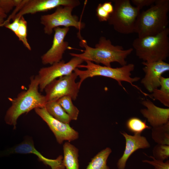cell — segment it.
Returning a JSON list of instances; mask_svg holds the SVG:
<instances>
[{
	"label": "cell",
	"instance_id": "6da1fadb",
	"mask_svg": "<svg viewBox=\"0 0 169 169\" xmlns=\"http://www.w3.org/2000/svg\"><path fill=\"white\" fill-rule=\"evenodd\" d=\"M78 36L80 40L79 46L85 50H82L83 53L81 54L69 53V54L73 57H78L84 61H89L97 64H101L108 67H111V63L116 62L123 66L127 64L125 59L133 50L132 48L125 50L121 46L114 45L110 39L104 36L100 38L95 48L91 47L82 38L80 33L78 34Z\"/></svg>",
	"mask_w": 169,
	"mask_h": 169
},
{
	"label": "cell",
	"instance_id": "7a4b0ae2",
	"mask_svg": "<svg viewBox=\"0 0 169 169\" xmlns=\"http://www.w3.org/2000/svg\"><path fill=\"white\" fill-rule=\"evenodd\" d=\"M39 84L37 75L31 77L28 89L11 100V105L6 111L4 118L7 124L13 126L15 129L18 119L22 114L45 107L47 101L45 96L39 92Z\"/></svg>",
	"mask_w": 169,
	"mask_h": 169
},
{
	"label": "cell",
	"instance_id": "3957f363",
	"mask_svg": "<svg viewBox=\"0 0 169 169\" xmlns=\"http://www.w3.org/2000/svg\"><path fill=\"white\" fill-rule=\"evenodd\" d=\"M169 0H156L151 7L140 13L136 21L134 32L138 37L156 35L167 28Z\"/></svg>",
	"mask_w": 169,
	"mask_h": 169
},
{
	"label": "cell",
	"instance_id": "277c9868",
	"mask_svg": "<svg viewBox=\"0 0 169 169\" xmlns=\"http://www.w3.org/2000/svg\"><path fill=\"white\" fill-rule=\"evenodd\" d=\"M84 61L86 63V65H79L74 71V72L80 78L78 82L80 87L83 81L87 78L97 76H102L116 80L119 85L126 91L122 84L121 82H127L140 90L145 96H147V94L144 92L138 86L133 84L134 82L140 79L139 77L132 78L131 76V72L134 69V64H129L120 67L112 68L101 66L89 61Z\"/></svg>",
	"mask_w": 169,
	"mask_h": 169
},
{
	"label": "cell",
	"instance_id": "5b68a950",
	"mask_svg": "<svg viewBox=\"0 0 169 169\" xmlns=\"http://www.w3.org/2000/svg\"><path fill=\"white\" fill-rule=\"evenodd\" d=\"M169 29L160 33L135 39L132 46L136 55L144 62L165 61L169 56Z\"/></svg>",
	"mask_w": 169,
	"mask_h": 169
},
{
	"label": "cell",
	"instance_id": "8992f818",
	"mask_svg": "<svg viewBox=\"0 0 169 169\" xmlns=\"http://www.w3.org/2000/svg\"><path fill=\"white\" fill-rule=\"evenodd\" d=\"M114 10L107 21L117 32L124 34L134 33L140 9L131 4L129 0H113Z\"/></svg>",
	"mask_w": 169,
	"mask_h": 169
},
{
	"label": "cell",
	"instance_id": "52a82bcc",
	"mask_svg": "<svg viewBox=\"0 0 169 169\" xmlns=\"http://www.w3.org/2000/svg\"><path fill=\"white\" fill-rule=\"evenodd\" d=\"M74 8L68 6H60L56 8L53 13L42 15L40 23L44 26L45 33L50 35L54 28L60 26L73 27L79 31L84 28L85 24L79 21L77 16L72 15Z\"/></svg>",
	"mask_w": 169,
	"mask_h": 169
},
{
	"label": "cell",
	"instance_id": "ba28073f",
	"mask_svg": "<svg viewBox=\"0 0 169 169\" xmlns=\"http://www.w3.org/2000/svg\"><path fill=\"white\" fill-rule=\"evenodd\" d=\"M77 77L73 72L59 77L49 83L44 90L47 102L57 101L66 95L70 96L73 100H76L80 88L78 82L75 81Z\"/></svg>",
	"mask_w": 169,
	"mask_h": 169
},
{
	"label": "cell",
	"instance_id": "9c48e42d",
	"mask_svg": "<svg viewBox=\"0 0 169 169\" xmlns=\"http://www.w3.org/2000/svg\"><path fill=\"white\" fill-rule=\"evenodd\" d=\"M84 61L78 57H73L67 63L62 60L50 66L41 68L37 74L40 91H43L46 86L55 79L73 72L78 66Z\"/></svg>",
	"mask_w": 169,
	"mask_h": 169
},
{
	"label": "cell",
	"instance_id": "30bf717a",
	"mask_svg": "<svg viewBox=\"0 0 169 169\" xmlns=\"http://www.w3.org/2000/svg\"><path fill=\"white\" fill-rule=\"evenodd\" d=\"M80 4L78 0H23L20 4L19 11L12 19L25 14L45 12L60 6L74 8Z\"/></svg>",
	"mask_w": 169,
	"mask_h": 169
},
{
	"label": "cell",
	"instance_id": "8fae6325",
	"mask_svg": "<svg viewBox=\"0 0 169 169\" xmlns=\"http://www.w3.org/2000/svg\"><path fill=\"white\" fill-rule=\"evenodd\" d=\"M34 110L36 113L46 123L59 144H62L64 141L70 142L78 138V132L69 124L63 123L54 118L48 112L45 107L37 108Z\"/></svg>",
	"mask_w": 169,
	"mask_h": 169
},
{
	"label": "cell",
	"instance_id": "7c38bea8",
	"mask_svg": "<svg viewBox=\"0 0 169 169\" xmlns=\"http://www.w3.org/2000/svg\"><path fill=\"white\" fill-rule=\"evenodd\" d=\"M69 30V28L57 27L54 29V34L51 48L41 56L44 65L59 62L63 58V55L69 47V43L64 38Z\"/></svg>",
	"mask_w": 169,
	"mask_h": 169
},
{
	"label": "cell",
	"instance_id": "4fadbf2b",
	"mask_svg": "<svg viewBox=\"0 0 169 169\" xmlns=\"http://www.w3.org/2000/svg\"><path fill=\"white\" fill-rule=\"evenodd\" d=\"M144 66L143 70L145 75L141 82L149 92L160 86V79L162 75L169 70V64L164 61L152 62H143Z\"/></svg>",
	"mask_w": 169,
	"mask_h": 169
},
{
	"label": "cell",
	"instance_id": "5bb4252c",
	"mask_svg": "<svg viewBox=\"0 0 169 169\" xmlns=\"http://www.w3.org/2000/svg\"><path fill=\"white\" fill-rule=\"evenodd\" d=\"M14 153L34 154L44 164L50 166L52 169H64L65 168L63 163V158L62 156H59L55 159H51L44 157L36 149L33 142L30 139L24 140L14 147L0 151V156Z\"/></svg>",
	"mask_w": 169,
	"mask_h": 169
},
{
	"label": "cell",
	"instance_id": "9a60e30c",
	"mask_svg": "<svg viewBox=\"0 0 169 169\" xmlns=\"http://www.w3.org/2000/svg\"><path fill=\"white\" fill-rule=\"evenodd\" d=\"M120 133L125 139V146L123 155L118 160L117 165L118 169H125L126 162L132 154L139 149L149 148L151 146L146 137L140 134L132 136L124 131Z\"/></svg>",
	"mask_w": 169,
	"mask_h": 169
},
{
	"label": "cell",
	"instance_id": "2e32d148",
	"mask_svg": "<svg viewBox=\"0 0 169 169\" xmlns=\"http://www.w3.org/2000/svg\"><path fill=\"white\" fill-rule=\"evenodd\" d=\"M141 103L146 108L141 109L140 112L152 127L169 122V108L157 106L149 99L143 100Z\"/></svg>",
	"mask_w": 169,
	"mask_h": 169
},
{
	"label": "cell",
	"instance_id": "e0dca14e",
	"mask_svg": "<svg viewBox=\"0 0 169 169\" xmlns=\"http://www.w3.org/2000/svg\"><path fill=\"white\" fill-rule=\"evenodd\" d=\"M63 164L66 169H79V150L70 142L67 141L63 146Z\"/></svg>",
	"mask_w": 169,
	"mask_h": 169
},
{
	"label": "cell",
	"instance_id": "ac0fdd59",
	"mask_svg": "<svg viewBox=\"0 0 169 169\" xmlns=\"http://www.w3.org/2000/svg\"><path fill=\"white\" fill-rule=\"evenodd\" d=\"M160 88L154 90L149 97L158 100L164 106L169 107V78L163 76L160 79Z\"/></svg>",
	"mask_w": 169,
	"mask_h": 169
},
{
	"label": "cell",
	"instance_id": "d6986e66",
	"mask_svg": "<svg viewBox=\"0 0 169 169\" xmlns=\"http://www.w3.org/2000/svg\"><path fill=\"white\" fill-rule=\"evenodd\" d=\"M53 117L63 123L69 124L71 120L57 101L47 102L44 107Z\"/></svg>",
	"mask_w": 169,
	"mask_h": 169
},
{
	"label": "cell",
	"instance_id": "ffe728a7",
	"mask_svg": "<svg viewBox=\"0 0 169 169\" xmlns=\"http://www.w3.org/2000/svg\"><path fill=\"white\" fill-rule=\"evenodd\" d=\"M111 152L109 147L101 150L91 159L85 169H110L107 165V161Z\"/></svg>",
	"mask_w": 169,
	"mask_h": 169
},
{
	"label": "cell",
	"instance_id": "44dd1931",
	"mask_svg": "<svg viewBox=\"0 0 169 169\" xmlns=\"http://www.w3.org/2000/svg\"><path fill=\"white\" fill-rule=\"evenodd\" d=\"M151 136L152 139L158 144L169 145V122L152 127Z\"/></svg>",
	"mask_w": 169,
	"mask_h": 169
},
{
	"label": "cell",
	"instance_id": "7402d4cb",
	"mask_svg": "<svg viewBox=\"0 0 169 169\" xmlns=\"http://www.w3.org/2000/svg\"><path fill=\"white\" fill-rule=\"evenodd\" d=\"M72 99L69 95L63 96L57 101L64 111L69 115L71 120H77L79 110L73 104Z\"/></svg>",
	"mask_w": 169,
	"mask_h": 169
},
{
	"label": "cell",
	"instance_id": "603a6c76",
	"mask_svg": "<svg viewBox=\"0 0 169 169\" xmlns=\"http://www.w3.org/2000/svg\"><path fill=\"white\" fill-rule=\"evenodd\" d=\"M126 126L128 130L134 134H141L145 129L151 128V127L147 125L146 120L143 121L135 117H131L127 120Z\"/></svg>",
	"mask_w": 169,
	"mask_h": 169
},
{
	"label": "cell",
	"instance_id": "cb8c5ba5",
	"mask_svg": "<svg viewBox=\"0 0 169 169\" xmlns=\"http://www.w3.org/2000/svg\"><path fill=\"white\" fill-rule=\"evenodd\" d=\"M27 23L23 16L20 18L19 25L17 31L15 34L19 41H21L24 46L29 50L31 48L27 39Z\"/></svg>",
	"mask_w": 169,
	"mask_h": 169
},
{
	"label": "cell",
	"instance_id": "d4e9b609",
	"mask_svg": "<svg viewBox=\"0 0 169 169\" xmlns=\"http://www.w3.org/2000/svg\"><path fill=\"white\" fill-rule=\"evenodd\" d=\"M152 153L155 158L163 161L169 157V145L157 144L154 147Z\"/></svg>",
	"mask_w": 169,
	"mask_h": 169
},
{
	"label": "cell",
	"instance_id": "484cf974",
	"mask_svg": "<svg viewBox=\"0 0 169 169\" xmlns=\"http://www.w3.org/2000/svg\"><path fill=\"white\" fill-rule=\"evenodd\" d=\"M22 0H0V8L7 14L13 8H16L21 3Z\"/></svg>",
	"mask_w": 169,
	"mask_h": 169
},
{
	"label": "cell",
	"instance_id": "4316f807",
	"mask_svg": "<svg viewBox=\"0 0 169 169\" xmlns=\"http://www.w3.org/2000/svg\"><path fill=\"white\" fill-rule=\"evenodd\" d=\"M144 154L148 157L152 159V161L143 160L142 161L147 163L154 166L155 169H169V161L167 160L165 162L163 161L156 160L152 156H148L146 153Z\"/></svg>",
	"mask_w": 169,
	"mask_h": 169
},
{
	"label": "cell",
	"instance_id": "83f0119b",
	"mask_svg": "<svg viewBox=\"0 0 169 169\" xmlns=\"http://www.w3.org/2000/svg\"><path fill=\"white\" fill-rule=\"evenodd\" d=\"M111 14L104 8L102 3H99L96 9V15L100 22L107 21Z\"/></svg>",
	"mask_w": 169,
	"mask_h": 169
},
{
	"label": "cell",
	"instance_id": "f1b7e54d",
	"mask_svg": "<svg viewBox=\"0 0 169 169\" xmlns=\"http://www.w3.org/2000/svg\"><path fill=\"white\" fill-rule=\"evenodd\" d=\"M156 0H131L132 3L140 10L145 6L151 5Z\"/></svg>",
	"mask_w": 169,
	"mask_h": 169
},
{
	"label": "cell",
	"instance_id": "f546056e",
	"mask_svg": "<svg viewBox=\"0 0 169 169\" xmlns=\"http://www.w3.org/2000/svg\"><path fill=\"white\" fill-rule=\"evenodd\" d=\"M19 19L20 18H15L13 20L12 23L9 22L7 23L4 25V26L11 30L15 34L19 27Z\"/></svg>",
	"mask_w": 169,
	"mask_h": 169
},
{
	"label": "cell",
	"instance_id": "4dcf8cb0",
	"mask_svg": "<svg viewBox=\"0 0 169 169\" xmlns=\"http://www.w3.org/2000/svg\"><path fill=\"white\" fill-rule=\"evenodd\" d=\"M7 14L0 8V17H3L5 18L7 17Z\"/></svg>",
	"mask_w": 169,
	"mask_h": 169
},
{
	"label": "cell",
	"instance_id": "1f68e13d",
	"mask_svg": "<svg viewBox=\"0 0 169 169\" xmlns=\"http://www.w3.org/2000/svg\"><path fill=\"white\" fill-rule=\"evenodd\" d=\"M4 18L3 17H0V27L2 26V24L4 21Z\"/></svg>",
	"mask_w": 169,
	"mask_h": 169
}]
</instances>
